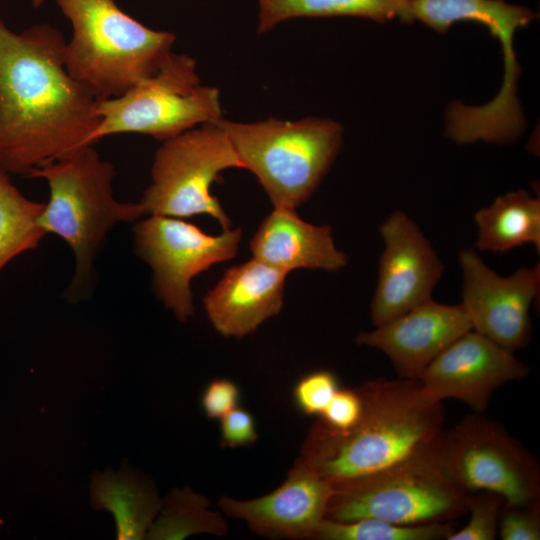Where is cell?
I'll return each mask as SVG.
<instances>
[{"label":"cell","instance_id":"15","mask_svg":"<svg viewBox=\"0 0 540 540\" xmlns=\"http://www.w3.org/2000/svg\"><path fill=\"white\" fill-rule=\"evenodd\" d=\"M471 329L461 304L430 299L371 331L359 333L356 342L385 354L399 378L419 380L437 355Z\"/></svg>","mask_w":540,"mask_h":540},{"label":"cell","instance_id":"3","mask_svg":"<svg viewBox=\"0 0 540 540\" xmlns=\"http://www.w3.org/2000/svg\"><path fill=\"white\" fill-rule=\"evenodd\" d=\"M55 2L72 27L65 67L98 100L116 97L152 76L172 52L174 33L145 26L116 0Z\"/></svg>","mask_w":540,"mask_h":540},{"label":"cell","instance_id":"25","mask_svg":"<svg viewBox=\"0 0 540 540\" xmlns=\"http://www.w3.org/2000/svg\"><path fill=\"white\" fill-rule=\"evenodd\" d=\"M505 500L489 491H478L470 495L467 513L468 523L454 531L448 540H494L498 537V520Z\"/></svg>","mask_w":540,"mask_h":540},{"label":"cell","instance_id":"12","mask_svg":"<svg viewBox=\"0 0 540 540\" xmlns=\"http://www.w3.org/2000/svg\"><path fill=\"white\" fill-rule=\"evenodd\" d=\"M384 248L370 305L374 326L384 324L432 299L444 266L423 232L405 212L394 211L381 223Z\"/></svg>","mask_w":540,"mask_h":540},{"label":"cell","instance_id":"10","mask_svg":"<svg viewBox=\"0 0 540 540\" xmlns=\"http://www.w3.org/2000/svg\"><path fill=\"white\" fill-rule=\"evenodd\" d=\"M138 255L153 271L157 297L179 321L194 314L191 282L212 265L237 254L241 229L209 235L181 218L149 215L133 227Z\"/></svg>","mask_w":540,"mask_h":540},{"label":"cell","instance_id":"21","mask_svg":"<svg viewBox=\"0 0 540 540\" xmlns=\"http://www.w3.org/2000/svg\"><path fill=\"white\" fill-rule=\"evenodd\" d=\"M411 0H257V32L262 34L282 22L303 17L351 16L375 22L395 18L412 22Z\"/></svg>","mask_w":540,"mask_h":540},{"label":"cell","instance_id":"27","mask_svg":"<svg viewBox=\"0 0 540 540\" xmlns=\"http://www.w3.org/2000/svg\"><path fill=\"white\" fill-rule=\"evenodd\" d=\"M498 537L502 540L540 539V502L504 503L498 520Z\"/></svg>","mask_w":540,"mask_h":540},{"label":"cell","instance_id":"11","mask_svg":"<svg viewBox=\"0 0 540 540\" xmlns=\"http://www.w3.org/2000/svg\"><path fill=\"white\" fill-rule=\"evenodd\" d=\"M462 303L472 329L504 349L525 348L531 338L530 306L540 286L539 263L510 276L489 268L474 249L459 253Z\"/></svg>","mask_w":540,"mask_h":540},{"label":"cell","instance_id":"4","mask_svg":"<svg viewBox=\"0 0 540 540\" xmlns=\"http://www.w3.org/2000/svg\"><path fill=\"white\" fill-rule=\"evenodd\" d=\"M114 177L113 165L93 145L81 146L26 177L44 179L48 184L49 200L38 223L72 249L74 290L89 281L94 258L107 233L118 223L133 222L144 215L139 202L114 198Z\"/></svg>","mask_w":540,"mask_h":540},{"label":"cell","instance_id":"28","mask_svg":"<svg viewBox=\"0 0 540 540\" xmlns=\"http://www.w3.org/2000/svg\"><path fill=\"white\" fill-rule=\"evenodd\" d=\"M362 411L363 399L358 387L340 388L318 416V421L330 430L345 432L358 422Z\"/></svg>","mask_w":540,"mask_h":540},{"label":"cell","instance_id":"2","mask_svg":"<svg viewBox=\"0 0 540 540\" xmlns=\"http://www.w3.org/2000/svg\"><path fill=\"white\" fill-rule=\"evenodd\" d=\"M363 411L345 432L317 421L299 457L331 484L364 477L426 449L443 429L442 402L429 400L419 380L384 379L358 387Z\"/></svg>","mask_w":540,"mask_h":540},{"label":"cell","instance_id":"31","mask_svg":"<svg viewBox=\"0 0 540 540\" xmlns=\"http://www.w3.org/2000/svg\"><path fill=\"white\" fill-rule=\"evenodd\" d=\"M45 0H31L33 6L35 8H38L40 7L43 3H44Z\"/></svg>","mask_w":540,"mask_h":540},{"label":"cell","instance_id":"20","mask_svg":"<svg viewBox=\"0 0 540 540\" xmlns=\"http://www.w3.org/2000/svg\"><path fill=\"white\" fill-rule=\"evenodd\" d=\"M477 248L505 252L532 244L540 250V200L524 189L498 196L475 214Z\"/></svg>","mask_w":540,"mask_h":540},{"label":"cell","instance_id":"13","mask_svg":"<svg viewBox=\"0 0 540 540\" xmlns=\"http://www.w3.org/2000/svg\"><path fill=\"white\" fill-rule=\"evenodd\" d=\"M528 367L510 352L473 329L449 344L419 378L434 402L456 399L474 413H484L501 386L528 376Z\"/></svg>","mask_w":540,"mask_h":540},{"label":"cell","instance_id":"23","mask_svg":"<svg viewBox=\"0 0 540 540\" xmlns=\"http://www.w3.org/2000/svg\"><path fill=\"white\" fill-rule=\"evenodd\" d=\"M44 205L24 196L0 168V271L15 257L37 248L47 235L38 223Z\"/></svg>","mask_w":540,"mask_h":540},{"label":"cell","instance_id":"19","mask_svg":"<svg viewBox=\"0 0 540 540\" xmlns=\"http://www.w3.org/2000/svg\"><path fill=\"white\" fill-rule=\"evenodd\" d=\"M409 12L430 29L446 32L452 24L473 21L487 27L501 47L514 44L515 34L535 20L532 9L506 0H411Z\"/></svg>","mask_w":540,"mask_h":540},{"label":"cell","instance_id":"29","mask_svg":"<svg viewBox=\"0 0 540 540\" xmlns=\"http://www.w3.org/2000/svg\"><path fill=\"white\" fill-rule=\"evenodd\" d=\"M221 446L224 448L246 447L258 438L253 415L237 406L220 419Z\"/></svg>","mask_w":540,"mask_h":540},{"label":"cell","instance_id":"14","mask_svg":"<svg viewBox=\"0 0 540 540\" xmlns=\"http://www.w3.org/2000/svg\"><path fill=\"white\" fill-rule=\"evenodd\" d=\"M332 492V484L298 458L285 481L271 493L251 500L221 496L218 506L259 535L313 539Z\"/></svg>","mask_w":540,"mask_h":540},{"label":"cell","instance_id":"18","mask_svg":"<svg viewBox=\"0 0 540 540\" xmlns=\"http://www.w3.org/2000/svg\"><path fill=\"white\" fill-rule=\"evenodd\" d=\"M91 505L112 513L118 540H141L156 518L161 504L153 484L128 465L92 476Z\"/></svg>","mask_w":540,"mask_h":540},{"label":"cell","instance_id":"26","mask_svg":"<svg viewBox=\"0 0 540 540\" xmlns=\"http://www.w3.org/2000/svg\"><path fill=\"white\" fill-rule=\"evenodd\" d=\"M338 377L329 370H316L301 377L293 389L297 409L305 414L319 416L340 389Z\"/></svg>","mask_w":540,"mask_h":540},{"label":"cell","instance_id":"22","mask_svg":"<svg viewBox=\"0 0 540 540\" xmlns=\"http://www.w3.org/2000/svg\"><path fill=\"white\" fill-rule=\"evenodd\" d=\"M206 497L186 487L173 489L161 499L157 518L150 525L146 538L151 540H182L200 533L223 536L227 524L223 517L209 508Z\"/></svg>","mask_w":540,"mask_h":540},{"label":"cell","instance_id":"6","mask_svg":"<svg viewBox=\"0 0 540 540\" xmlns=\"http://www.w3.org/2000/svg\"><path fill=\"white\" fill-rule=\"evenodd\" d=\"M431 444L379 472L332 484L325 519L345 522L373 518L419 525L451 522L467 514L471 494L447 475Z\"/></svg>","mask_w":540,"mask_h":540},{"label":"cell","instance_id":"24","mask_svg":"<svg viewBox=\"0 0 540 540\" xmlns=\"http://www.w3.org/2000/svg\"><path fill=\"white\" fill-rule=\"evenodd\" d=\"M454 531L451 522L405 525L373 518L345 522L324 519L318 526L313 539L448 540Z\"/></svg>","mask_w":540,"mask_h":540},{"label":"cell","instance_id":"9","mask_svg":"<svg viewBox=\"0 0 540 540\" xmlns=\"http://www.w3.org/2000/svg\"><path fill=\"white\" fill-rule=\"evenodd\" d=\"M447 475L469 494L489 491L506 503L540 502L536 457L500 423L472 413L442 429L431 444Z\"/></svg>","mask_w":540,"mask_h":540},{"label":"cell","instance_id":"1","mask_svg":"<svg viewBox=\"0 0 540 540\" xmlns=\"http://www.w3.org/2000/svg\"><path fill=\"white\" fill-rule=\"evenodd\" d=\"M66 40L40 23L14 32L0 18V168L27 177L89 145L97 98L64 63Z\"/></svg>","mask_w":540,"mask_h":540},{"label":"cell","instance_id":"30","mask_svg":"<svg viewBox=\"0 0 540 540\" xmlns=\"http://www.w3.org/2000/svg\"><path fill=\"white\" fill-rule=\"evenodd\" d=\"M240 401V389L231 380L214 379L208 383L201 396V406L209 419H221L236 408Z\"/></svg>","mask_w":540,"mask_h":540},{"label":"cell","instance_id":"7","mask_svg":"<svg viewBox=\"0 0 540 540\" xmlns=\"http://www.w3.org/2000/svg\"><path fill=\"white\" fill-rule=\"evenodd\" d=\"M96 113L100 120L89 145L126 133L164 141L222 118L218 89L201 83L194 58L173 51L152 76L116 97L97 100Z\"/></svg>","mask_w":540,"mask_h":540},{"label":"cell","instance_id":"5","mask_svg":"<svg viewBox=\"0 0 540 540\" xmlns=\"http://www.w3.org/2000/svg\"><path fill=\"white\" fill-rule=\"evenodd\" d=\"M244 169L258 179L274 207L296 208L317 189L342 143V126L309 116L256 122L217 120Z\"/></svg>","mask_w":540,"mask_h":540},{"label":"cell","instance_id":"8","mask_svg":"<svg viewBox=\"0 0 540 540\" xmlns=\"http://www.w3.org/2000/svg\"><path fill=\"white\" fill-rule=\"evenodd\" d=\"M243 168L230 139L217 121L162 141L151 169V183L139 201L144 214L175 218L208 215L223 230L231 220L210 192L221 173Z\"/></svg>","mask_w":540,"mask_h":540},{"label":"cell","instance_id":"17","mask_svg":"<svg viewBox=\"0 0 540 540\" xmlns=\"http://www.w3.org/2000/svg\"><path fill=\"white\" fill-rule=\"evenodd\" d=\"M253 258L289 273L296 269L335 272L348 258L337 249L329 225L302 220L294 208L274 207L250 242Z\"/></svg>","mask_w":540,"mask_h":540},{"label":"cell","instance_id":"16","mask_svg":"<svg viewBox=\"0 0 540 540\" xmlns=\"http://www.w3.org/2000/svg\"><path fill=\"white\" fill-rule=\"evenodd\" d=\"M287 274L253 257L227 269L203 299L213 327L225 337L253 333L280 312Z\"/></svg>","mask_w":540,"mask_h":540}]
</instances>
